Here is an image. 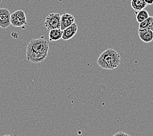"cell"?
<instances>
[{
  "instance_id": "cell-1",
  "label": "cell",
  "mask_w": 153,
  "mask_h": 136,
  "mask_svg": "<svg viewBox=\"0 0 153 136\" xmlns=\"http://www.w3.org/2000/svg\"><path fill=\"white\" fill-rule=\"evenodd\" d=\"M49 51L48 42L44 36L30 40L26 47L27 60L35 64L43 62L47 57Z\"/></svg>"
},
{
  "instance_id": "cell-2",
  "label": "cell",
  "mask_w": 153,
  "mask_h": 136,
  "mask_svg": "<svg viewBox=\"0 0 153 136\" xmlns=\"http://www.w3.org/2000/svg\"><path fill=\"white\" fill-rule=\"evenodd\" d=\"M100 68L105 69H114L117 68L121 63L120 56L112 48L104 51L97 60Z\"/></svg>"
},
{
  "instance_id": "cell-3",
  "label": "cell",
  "mask_w": 153,
  "mask_h": 136,
  "mask_svg": "<svg viewBox=\"0 0 153 136\" xmlns=\"http://www.w3.org/2000/svg\"><path fill=\"white\" fill-rule=\"evenodd\" d=\"M11 24L15 27H23L27 25L26 14L23 10H17L11 14Z\"/></svg>"
},
{
  "instance_id": "cell-4",
  "label": "cell",
  "mask_w": 153,
  "mask_h": 136,
  "mask_svg": "<svg viewBox=\"0 0 153 136\" xmlns=\"http://www.w3.org/2000/svg\"><path fill=\"white\" fill-rule=\"evenodd\" d=\"M60 17L59 13H51L45 19L44 25L45 27L50 31L54 29H60Z\"/></svg>"
},
{
  "instance_id": "cell-5",
  "label": "cell",
  "mask_w": 153,
  "mask_h": 136,
  "mask_svg": "<svg viewBox=\"0 0 153 136\" xmlns=\"http://www.w3.org/2000/svg\"><path fill=\"white\" fill-rule=\"evenodd\" d=\"M11 13L7 8H0V27L6 29L11 25Z\"/></svg>"
},
{
  "instance_id": "cell-6",
  "label": "cell",
  "mask_w": 153,
  "mask_h": 136,
  "mask_svg": "<svg viewBox=\"0 0 153 136\" xmlns=\"http://www.w3.org/2000/svg\"><path fill=\"white\" fill-rule=\"evenodd\" d=\"M78 30L77 24L75 22L72 24L71 26L66 27L65 29L63 30V33H62V39L64 41H68L71 39V38L74 37Z\"/></svg>"
},
{
  "instance_id": "cell-7",
  "label": "cell",
  "mask_w": 153,
  "mask_h": 136,
  "mask_svg": "<svg viewBox=\"0 0 153 136\" xmlns=\"http://www.w3.org/2000/svg\"><path fill=\"white\" fill-rule=\"evenodd\" d=\"M75 22V17L71 14L64 13L60 17V29L64 30Z\"/></svg>"
},
{
  "instance_id": "cell-8",
  "label": "cell",
  "mask_w": 153,
  "mask_h": 136,
  "mask_svg": "<svg viewBox=\"0 0 153 136\" xmlns=\"http://www.w3.org/2000/svg\"><path fill=\"white\" fill-rule=\"evenodd\" d=\"M138 35L140 39L144 43H149L153 41V31L151 29L138 30Z\"/></svg>"
},
{
  "instance_id": "cell-9",
  "label": "cell",
  "mask_w": 153,
  "mask_h": 136,
  "mask_svg": "<svg viewBox=\"0 0 153 136\" xmlns=\"http://www.w3.org/2000/svg\"><path fill=\"white\" fill-rule=\"evenodd\" d=\"M63 30L61 29H54L49 31L48 33V39L50 42L56 41L62 39Z\"/></svg>"
},
{
  "instance_id": "cell-10",
  "label": "cell",
  "mask_w": 153,
  "mask_h": 136,
  "mask_svg": "<svg viewBox=\"0 0 153 136\" xmlns=\"http://www.w3.org/2000/svg\"><path fill=\"white\" fill-rule=\"evenodd\" d=\"M131 6L135 11H140L147 7V3L144 0H131Z\"/></svg>"
},
{
  "instance_id": "cell-11",
  "label": "cell",
  "mask_w": 153,
  "mask_h": 136,
  "mask_svg": "<svg viewBox=\"0 0 153 136\" xmlns=\"http://www.w3.org/2000/svg\"><path fill=\"white\" fill-rule=\"evenodd\" d=\"M135 16H136V20L139 24L141 23L143 21H144L150 16L147 10H146L145 9L141 10L140 11H135Z\"/></svg>"
},
{
  "instance_id": "cell-12",
  "label": "cell",
  "mask_w": 153,
  "mask_h": 136,
  "mask_svg": "<svg viewBox=\"0 0 153 136\" xmlns=\"http://www.w3.org/2000/svg\"><path fill=\"white\" fill-rule=\"evenodd\" d=\"M152 20H153V16H149V18H147L144 21H143V22L140 23L138 30H142L150 28V26L151 25Z\"/></svg>"
},
{
  "instance_id": "cell-13",
  "label": "cell",
  "mask_w": 153,
  "mask_h": 136,
  "mask_svg": "<svg viewBox=\"0 0 153 136\" xmlns=\"http://www.w3.org/2000/svg\"><path fill=\"white\" fill-rule=\"evenodd\" d=\"M113 136H131V135H129V134H127L126 133H124V132H118V133L114 134Z\"/></svg>"
},
{
  "instance_id": "cell-14",
  "label": "cell",
  "mask_w": 153,
  "mask_h": 136,
  "mask_svg": "<svg viewBox=\"0 0 153 136\" xmlns=\"http://www.w3.org/2000/svg\"><path fill=\"white\" fill-rule=\"evenodd\" d=\"M145 3H147V5H153V0H144Z\"/></svg>"
},
{
  "instance_id": "cell-15",
  "label": "cell",
  "mask_w": 153,
  "mask_h": 136,
  "mask_svg": "<svg viewBox=\"0 0 153 136\" xmlns=\"http://www.w3.org/2000/svg\"><path fill=\"white\" fill-rule=\"evenodd\" d=\"M149 29H151L153 31V20H152V22L151 23V25L150 26V28H149Z\"/></svg>"
},
{
  "instance_id": "cell-16",
  "label": "cell",
  "mask_w": 153,
  "mask_h": 136,
  "mask_svg": "<svg viewBox=\"0 0 153 136\" xmlns=\"http://www.w3.org/2000/svg\"><path fill=\"white\" fill-rule=\"evenodd\" d=\"M3 136H15V135H4Z\"/></svg>"
}]
</instances>
